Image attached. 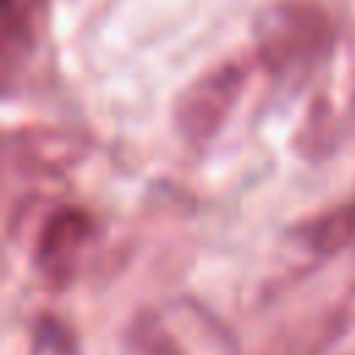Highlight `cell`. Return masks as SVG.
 Instances as JSON below:
<instances>
[{
    "label": "cell",
    "instance_id": "cell-6",
    "mask_svg": "<svg viewBox=\"0 0 355 355\" xmlns=\"http://www.w3.org/2000/svg\"><path fill=\"white\" fill-rule=\"evenodd\" d=\"M297 236L316 255H336L355 244V200L327 208L324 214L300 225Z\"/></svg>",
    "mask_w": 355,
    "mask_h": 355
},
{
    "label": "cell",
    "instance_id": "cell-1",
    "mask_svg": "<svg viewBox=\"0 0 355 355\" xmlns=\"http://www.w3.org/2000/svg\"><path fill=\"white\" fill-rule=\"evenodd\" d=\"M336 28L330 14L308 0H280L263 8L252 25L255 61L288 89L302 86L333 53Z\"/></svg>",
    "mask_w": 355,
    "mask_h": 355
},
{
    "label": "cell",
    "instance_id": "cell-4",
    "mask_svg": "<svg viewBox=\"0 0 355 355\" xmlns=\"http://www.w3.org/2000/svg\"><path fill=\"white\" fill-rule=\"evenodd\" d=\"M92 239H94V219L86 208L78 205L55 208L44 219L36 241V266L44 275V280H50L53 286L69 283Z\"/></svg>",
    "mask_w": 355,
    "mask_h": 355
},
{
    "label": "cell",
    "instance_id": "cell-7",
    "mask_svg": "<svg viewBox=\"0 0 355 355\" xmlns=\"http://www.w3.org/2000/svg\"><path fill=\"white\" fill-rule=\"evenodd\" d=\"M294 147L297 153H302V158H324V153L333 150V108L324 97H316L308 108V116L297 130Z\"/></svg>",
    "mask_w": 355,
    "mask_h": 355
},
{
    "label": "cell",
    "instance_id": "cell-8",
    "mask_svg": "<svg viewBox=\"0 0 355 355\" xmlns=\"http://www.w3.org/2000/svg\"><path fill=\"white\" fill-rule=\"evenodd\" d=\"M144 336L136 338V347H133V355H183L178 349V344L158 327H150V330H141Z\"/></svg>",
    "mask_w": 355,
    "mask_h": 355
},
{
    "label": "cell",
    "instance_id": "cell-2",
    "mask_svg": "<svg viewBox=\"0 0 355 355\" xmlns=\"http://www.w3.org/2000/svg\"><path fill=\"white\" fill-rule=\"evenodd\" d=\"M247 75H250L247 61L225 58L194 75L178 92L172 103V125L189 147L200 150L219 136V130L239 105Z\"/></svg>",
    "mask_w": 355,
    "mask_h": 355
},
{
    "label": "cell",
    "instance_id": "cell-3",
    "mask_svg": "<svg viewBox=\"0 0 355 355\" xmlns=\"http://www.w3.org/2000/svg\"><path fill=\"white\" fill-rule=\"evenodd\" d=\"M92 153V136L78 128L31 122L8 128L3 136L6 166L25 178H55L75 169Z\"/></svg>",
    "mask_w": 355,
    "mask_h": 355
},
{
    "label": "cell",
    "instance_id": "cell-5",
    "mask_svg": "<svg viewBox=\"0 0 355 355\" xmlns=\"http://www.w3.org/2000/svg\"><path fill=\"white\" fill-rule=\"evenodd\" d=\"M50 0H0V67L3 86L36 53Z\"/></svg>",
    "mask_w": 355,
    "mask_h": 355
}]
</instances>
